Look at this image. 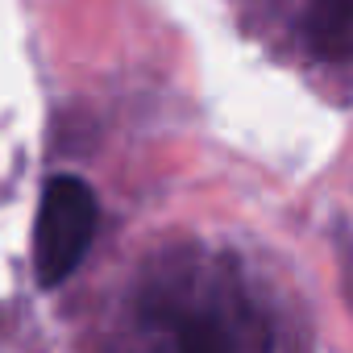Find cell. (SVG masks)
Instances as JSON below:
<instances>
[{"instance_id": "obj_1", "label": "cell", "mask_w": 353, "mask_h": 353, "mask_svg": "<svg viewBox=\"0 0 353 353\" xmlns=\"http://www.w3.org/2000/svg\"><path fill=\"white\" fill-rule=\"evenodd\" d=\"M96 221H100V204L83 179L59 174L42 188L38 225H34V270L42 287L63 283L79 266V258L96 237Z\"/></svg>"}, {"instance_id": "obj_2", "label": "cell", "mask_w": 353, "mask_h": 353, "mask_svg": "<svg viewBox=\"0 0 353 353\" xmlns=\"http://www.w3.org/2000/svg\"><path fill=\"white\" fill-rule=\"evenodd\" d=\"M307 46L324 63H345L349 59V0H312L303 17Z\"/></svg>"}, {"instance_id": "obj_3", "label": "cell", "mask_w": 353, "mask_h": 353, "mask_svg": "<svg viewBox=\"0 0 353 353\" xmlns=\"http://www.w3.org/2000/svg\"><path fill=\"white\" fill-rule=\"evenodd\" d=\"M174 353H233V332L208 312L174 320Z\"/></svg>"}]
</instances>
